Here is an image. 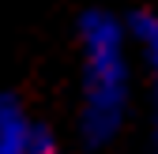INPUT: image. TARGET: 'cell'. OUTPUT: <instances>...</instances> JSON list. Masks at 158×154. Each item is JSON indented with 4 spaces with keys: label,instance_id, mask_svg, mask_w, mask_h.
I'll list each match as a JSON object with an SVG mask.
<instances>
[{
    "label": "cell",
    "instance_id": "obj_1",
    "mask_svg": "<svg viewBox=\"0 0 158 154\" xmlns=\"http://www.w3.org/2000/svg\"><path fill=\"white\" fill-rule=\"evenodd\" d=\"M75 64H79V105L75 132L87 150H106L121 139L132 113L135 49L128 19L109 8H83L75 19Z\"/></svg>",
    "mask_w": 158,
    "mask_h": 154
},
{
    "label": "cell",
    "instance_id": "obj_2",
    "mask_svg": "<svg viewBox=\"0 0 158 154\" xmlns=\"http://www.w3.org/2000/svg\"><path fill=\"white\" fill-rule=\"evenodd\" d=\"M124 19H128L135 64L147 71V87H151V154H158V11L154 8H135Z\"/></svg>",
    "mask_w": 158,
    "mask_h": 154
},
{
    "label": "cell",
    "instance_id": "obj_3",
    "mask_svg": "<svg viewBox=\"0 0 158 154\" xmlns=\"http://www.w3.org/2000/svg\"><path fill=\"white\" fill-rule=\"evenodd\" d=\"M42 120L30 117L27 102L15 90H0V154H30Z\"/></svg>",
    "mask_w": 158,
    "mask_h": 154
},
{
    "label": "cell",
    "instance_id": "obj_4",
    "mask_svg": "<svg viewBox=\"0 0 158 154\" xmlns=\"http://www.w3.org/2000/svg\"><path fill=\"white\" fill-rule=\"evenodd\" d=\"M30 154H60V143H56V136H53V128H49V124H42V132H38V143H34Z\"/></svg>",
    "mask_w": 158,
    "mask_h": 154
}]
</instances>
